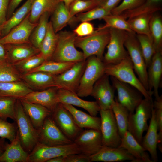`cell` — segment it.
Segmentation results:
<instances>
[{
  "label": "cell",
  "instance_id": "cell-45",
  "mask_svg": "<svg viewBox=\"0 0 162 162\" xmlns=\"http://www.w3.org/2000/svg\"><path fill=\"white\" fill-rule=\"evenodd\" d=\"M111 12L100 6H98L85 13L78 14L75 17L76 21L88 22L95 19H103L111 14Z\"/></svg>",
  "mask_w": 162,
  "mask_h": 162
},
{
  "label": "cell",
  "instance_id": "cell-51",
  "mask_svg": "<svg viewBox=\"0 0 162 162\" xmlns=\"http://www.w3.org/2000/svg\"><path fill=\"white\" fill-rule=\"evenodd\" d=\"M90 156L82 153L65 156V162H90Z\"/></svg>",
  "mask_w": 162,
  "mask_h": 162
},
{
  "label": "cell",
  "instance_id": "cell-22",
  "mask_svg": "<svg viewBox=\"0 0 162 162\" xmlns=\"http://www.w3.org/2000/svg\"><path fill=\"white\" fill-rule=\"evenodd\" d=\"M6 52V60L13 64L40 53L39 49L31 43L7 44L4 45Z\"/></svg>",
  "mask_w": 162,
  "mask_h": 162
},
{
  "label": "cell",
  "instance_id": "cell-40",
  "mask_svg": "<svg viewBox=\"0 0 162 162\" xmlns=\"http://www.w3.org/2000/svg\"><path fill=\"white\" fill-rule=\"evenodd\" d=\"M45 61L42 54L40 52L13 64L18 71L23 74L28 73L38 67Z\"/></svg>",
  "mask_w": 162,
  "mask_h": 162
},
{
  "label": "cell",
  "instance_id": "cell-34",
  "mask_svg": "<svg viewBox=\"0 0 162 162\" xmlns=\"http://www.w3.org/2000/svg\"><path fill=\"white\" fill-rule=\"evenodd\" d=\"M50 14L49 13H45L41 15L37 25L30 35L29 38L30 43L37 48H39L46 35L49 22L48 20Z\"/></svg>",
  "mask_w": 162,
  "mask_h": 162
},
{
  "label": "cell",
  "instance_id": "cell-52",
  "mask_svg": "<svg viewBox=\"0 0 162 162\" xmlns=\"http://www.w3.org/2000/svg\"><path fill=\"white\" fill-rule=\"evenodd\" d=\"M10 1L0 0V26H2L7 20V13Z\"/></svg>",
  "mask_w": 162,
  "mask_h": 162
},
{
  "label": "cell",
  "instance_id": "cell-59",
  "mask_svg": "<svg viewBox=\"0 0 162 162\" xmlns=\"http://www.w3.org/2000/svg\"><path fill=\"white\" fill-rule=\"evenodd\" d=\"M154 4H159L160 3L162 0H148Z\"/></svg>",
  "mask_w": 162,
  "mask_h": 162
},
{
  "label": "cell",
  "instance_id": "cell-44",
  "mask_svg": "<svg viewBox=\"0 0 162 162\" xmlns=\"http://www.w3.org/2000/svg\"><path fill=\"white\" fill-rule=\"evenodd\" d=\"M103 19L105 24L102 26L104 28H113L134 33L127 20L119 15L110 14L104 16ZM135 33V32H134Z\"/></svg>",
  "mask_w": 162,
  "mask_h": 162
},
{
  "label": "cell",
  "instance_id": "cell-6",
  "mask_svg": "<svg viewBox=\"0 0 162 162\" xmlns=\"http://www.w3.org/2000/svg\"><path fill=\"white\" fill-rule=\"evenodd\" d=\"M87 59L86 66L76 93L80 97L90 95L94 84L105 74L106 65L102 60L94 56Z\"/></svg>",
  "mask_w": 162,
  "mask_h": 162
},
{
  "label": "cell",
  "instance_id": "cell-17",
  "mask_svg": "<svg viewBox=\"0 0 162 162\" xmlns=\"http://www.w3.org/2000/svg\"><path fill=\"white\" fill-rule=\"evenodd\" d=\"M29 14L6 35L0 38V43L3 45L30 43V35L38 22L33 23L30 22L29 19Z\"/></svg>",
  "mask_w": 162,
  "mask_h": 162
},
{
  "label": "cell",
  "instance_id": "cell-14",
  "mask_svg": "<svg viewBox=\"0 0 162 162\" xmlns=\"http://www.w3.org/2000/svg\"><path fill=\"white\" fill-rule=\"evenodd\" d=\"M86 65V60L76 62L72 67L55 76L56 87L76 93Z\"/></svg>",
  "mask_w": 162,
  "mask_h": 162
},
{
  "label": "cell",
  "instance_id": "cell-28",
  "mask_svg": "<svg viewBox=\"0 0 162 162\" xmlns=\"http://www.w3.org/2000/svg\"><path fill=\"white\" fill-rule=\"evenodd\" d=\"M55 76L44 72L36 71L21 75V78L28 85L41 89L56 87Z\"/></svg>",
  "mask_w": 162,
  "mask_h": 162
},
{
  "label": "cell",
  "instance_id": "cell-50",
  "mask_svg": "<svg viewBox=\"0 0 162 162\" xmlns=\"http://www.w3.org/2000/svg\"><path fill=\"white\" fill-rule=\"evenodd\" d=\"M74 30L77 37H82L92 33L94 31L93 25L88 22H82Z\"/></svg>",
  "mask_w": 162,
  "mask_h": 162
},
{
  "label": "cell",
  "instance_id": "cell-29",
  "mask_svg": "<svg viewBox=\"0 0 162 162\" xmlns=\"http://www.w3.org/2000/svg\"><path fill=\"white\" fill-rule=\"evenodd\" d=\"M34 0H27L1 26L0 38L6 35L14 27L22 22L30 13Z\"/></svg>",
  "mask_w": 162,
  "mask_h": 162
},
{
  "label": "cell",
  "instance_id": "cell-13",
  "mask_svg": "<svg viewBox=\"0 0 162 162\" xmlns=\"http://www.w3.org/2000/svg\"><path fill=\"white\" fill-rule=\"evenodd\" d=\"M51 116L63 133L73 142L83 130L77 125L70 112L61 103L58 104Z\"/></svg>",
  "mask_w": 162,
  "mask_h": 162
},
{
  "label": "cell",
  "instance_id": "cell-53",
  "mask_svg": "<svg viewBox=\"0 0 162 162\" xmlns=\"http://www.w3.org/2000/svg\"><path fill=\"white\" fill-rule=\"evenodd\" d=\"M122 0H105L100 4V6L110 11L117 6Z\"/></svg>",
  "mask_w": 162,
  "mask_h": 162
},
{
  "label": "cell",
  "instance_id": "cell-56",
  "mask_svg": "<svg viewBox=\"0 0 162 162\" xmlns=\"http://www.w3.org/2000/svg\"><path fill=\"white\" fill-rule=\"evenodd\" d=\"M7 143H8L5 142V139L0 138V156L4 152Z\"/></svg>",
  "mask_w": 162,
  "mask_h": 162
},
{
  "label": "cell",
  "instance_id": "cell-54",
  "mask_svg": "<svg viewBox=\"0 0 162 162\" xmlns=\"http://www.w3.org/2000/svg\"><path fill=\"white\" fill-rule=\"evenodd\" d=\"M23 0H10L8 10L7 19H9L15 11L16 9Z\"/></svg>",
  "mask_w": 162,
  "mask_h": 162
},
{
  "label": "cell",
  "instance_id": "cell-41",
  "mask_svg": "<svg viewBox=\"0 0 162 162\" xmlns=\"http://www.w3.org/2000/svg\"><path fill=\"white\" fill-rule=\"evenodd\" d=\"M21 75L6 60L0 61V82L20 81Z\"/></svg>",
  "mask_w": 162,
  "mask_h": 162
},
{
  "label": "cell",
  "instance_id": "cell-2",
  "mask_svg": "<svg viewBox=\"0 0 162 162\" xmlns=\"http://www.w3.org/2000/svg\"><path fill=\"white\" fill-rule=\"evenodd\" d=\"M134 71L132 62L128 56L118 63L106 65L104 73L132 86L145 98H152V94L145 88Z\"/></svg>",
  "mask_w": 162,
  "mask_h": 162
},
{
  "label": "cell",
  "instance_id": "cell-11",
  "mask_svg": "<svg viewBox=\"0 0 162 162\" xmlns=\"http://www.w3.org/2000/svg\"><path fill=\"white\" fill-rule=\"evenodd\" d=\"M38 131V142L46 146H61L74 142L63 133L56 123L51 115L45 118Z\"/></svg>",
  "mask_w": 162,
  "mask_h": 162
},
{
  "label": "cell",
  "instance_id": "cell-18",
  "mask_svg": "<svg viewBox=\"0 0 162 162\" xmlns=\"http://www.w3.org/2000/svg\"><path fill=\"white\" fill-rule=\"evenodd\" d=\"M90 162H116L125 160L134 162L135 158L123 148L103 146L97 152L90 156Z\"/></svg>",
  "mask_w": 162,
  "mask_h": 162
},
{
  "label": "cell",
  "instance_id": "cell-5",
  "mask_svg": "<svg viewBox=\"0 0 162 162\" xmlns=\"http://www.w3.org/2000/svg\"><path fill=\"white\" fill-rule=\"evenodd\" d=\"M57 34L58 42L52 60L60 62H77L85 60L82 52L76 48V36L74 32L60 31Z\"/></svg>",
  "mask_w": 162,
  "mask_h": 162
},
{
  "label": "cell",
  "instance_id": "cell-47",
  "mask_svg": "<svg viewBox=\"0 0 162 162\" xmlns=\"http://www.w3.org/2000/svg\"><path fill=\"white\" fill-rule=\"evenodd\" d=\"M18 131L16 122L10 123L0 118V137L8 140L10 142L16 137Z\"/></svg>",
  "mask_w": 162,
  "mask_h": 162
},
{
  "label": "cell",
  "instance_id": "cell-8",
  "mask_svg": "<svg viewBox=\"0 0 162 162\" xmlns=\"http://www.w3.org/2000/svg\"><path fill=\"white\" fill-rule=\"evenodd\" d=\"M81 153L79 148L74 142L63 146H50L38 142L29 154L28 162H47L57 157Z\"/></svg>",
  "mask_w": 162,
  "mask_h": 162
},
{
  "label": "cell",
  "instance_id": "cell-7",
  "mask_svg": "<svg viewBox=\"0 0 162 162\" xmlns=\"http://www.w3.org/2000/svg\"><path fill=\"white\" fill-rule=\"evenodd\" d=\"M135 33L127 32L124 46L132 62L138 78L148 91L147 67Z\"/></svg>",
  "mask_w": 162,
  "mask_h": 162
},
{
  "label": "cell",
  "instance_id": "cell-12",
  "mask_svg": "<svg viewBox=\"0 0 162 162\" xmlns=\"http://www.w3.org/2000/svg\"><path fill=\"white\" fill-rule=\"evenodd\" d=\"M112 85L117 94L116 98L117 101L124 107L129 112L133 113L143 99L142 95L136 89L128 84L110 76Z\"/></svg>",
  "mask_w": 162,
  "mask_h": 162
},
{
  "label": "cell",
  "instance_id": "cell-32",
  "mask_svg": "<svg viewBox=\"0 0 162 162\" xmlns=\"http://www.w3.org/2000/svg\"><path fill=\"white\" fill-rule=\"evenodd\" d=\"M62 0H34L29 15L33 23L38 22L40 17L45 13L51 14Z\"/></svg>",
  "mask_w": 162,
  "mask_h": 162
},
{
  "label": "cell",
  "instance_id": "cell-20",
  "mask_svg": "<svg viewBox=\"0 0 162 162\" xmlns=\"http://www.w3.org/2000/svg\"><path fill=\"white\" fill-rule=\"evenodd\" d=\"M148 68V91L157 99L160 97L158 90L162 75V51L155 53Z\"/></svg>",
  "mask_w": 162,
  "mask_h": 162
},
{
  "label": "cell",
  "instance_id": "cell-60",
  "mask_svg": "<svg viewBox=\"0 0 162 162\" xmlns=\"http://www.w3.org/2000/svg\"><path fill=\"white\" fill-rule=\"evenodd\" d=\"M98 3L99 6V5L103 2L105 0H95Z\"/></svg>",
  "mask_w": 162,
  "mask_h": 162
},
{
  "label": "cell",
  "instance_id": "cell-58",
  "mask_svg": "<svg viewBox=\"0 0 162 162\" xmlns=\"http://www.w3.org/2000/svg\"><path fill=\"white\" fill-rule=\"evenodd\" d=\"M69 9L72 4L76 0H62Z\"/></svg>",
  "mask_w": 162,
  "mask_h": 162
},
{
  "label": "cell",
  "instance_id": "cell-49",
  "mask_svg": "<svg viewBox=\"0 0 162 162\" xmlns=\"http://www.w3.org/2000/svg\"><path fill=\"white\" fill-rule=\"evenodd\" d=\"M146 0H123L111 11L113 15H119L123 12L135 8L143 4Z\"/></svg>",
  "mask_w": 162,
  "mask_h": 162
},
{
  "label": "cell",
  "instance_id": "cell-26",
  "mask_svg": "<svg viewBox=\"0 0 162 162\" xmlns=\"http://www.w3.org/2000/svg\"><path fill=\"white\" fill-rule=\"evenodd\" d=\"M29 153L22 147L19 139L18 130L16 137L0 156V162H28Z\"/></svg>",
  "mask_w": 162,
  "mask_h": 162
},
{
  "label": "cell",
  "instance_id": "cell-39",
  "mask_svg": "<svg viewBox=\"0 0 162 162\" xmlns=\"http://www.w3.org/2000/svg\"><path fill=\"white\" fill-rule=\"evenodd\" d=\"M161 10L159 4L146 0L142 5L134 9L125 11L119 15L126 20L136 16L148 14H154Z\"/></svg>",
  "mask_w": 162,
  "mask_h": 162
},
{
  "label": "cell",
  "instance_id": "cell-19",
  "mask_svg": "<svg viewBox=\"0 0 162 162\" xmlns=\"http://www.w3.org/2000/svg\"><path fill=\"white\" fill-rule=\"evenodd\" d=\"M57 98L58 102L76 106L84 109L92 116H96L100 108L96 101H91L82 99L76 93L58 88Z\"/></svg>",
  "mask_w": 162,
  "mask_h": 162
},
{
  "label": "cell",
  "instance_id": "cell-61",
  "mask_svg": "<svg viewBox=\"0 0 162 162\" xmlns=\"http://www.w3.org/2000/svg\"><path fill=\"white\" fill-rule=\"evenodd\" d=\"M1 26H0V32H1Z\"/></svg>",
  "mask_w": 162,
  "mask_h": 162
},
{
  "label": "cell",
  "instance_id": "cell-36",
  "mask_svg": "<svg viewBox=\"0 0 162 162\" xmlns=\"http://www.w3.org/2000/svg\"><path fill=\"white\" fill-rule=\"evenodd\" d=\"M76 62H60L51 60L45 61L39 66L32 70L28 73L42 71L53 75H56L61 74L68 69Z\"/></svg>",
  "mask_w": 162,
  "mask_h": 162
},
{
  "label": "cell",
  "instance_id": "cell-43",
  "mask_svg": "<svg viewBox=\"0 0 162 162\" xmlns=\"http://www.w3.org/2000/svg\"><path fill=\"white\" fill-rule=\"evenodd\" d=\"M17 99L0 97V118L7 120L10 118L15 121V105Z\"/></svg>",
  "mask_w": 162,
  "mask_h": 162
},
{
  "label": "cell",
  "instance_id": "cell-4",
  "mask_svg": "<svg viewBox=\"0 0 162 162\" xmlns=\"http://www.w3.org/2000/svg\"><path fill=\"white\" fill-rule=\"evenodd\" d=\"M153 103L152 98H144L136 107L135 112L129 114L128 130L141 144L143 133L148 128V121L152 116Z\"/></svg>",
  "mask_w": 162,
  "mask_h": 162
},
{
  "label": "cell",
  "instance_id": "cell-9",
  "mask_svg": "<svg viewBox=\"0 0 162 162\" xmlns=\"http://www.w3.org/2000/svg\"><path fill=\"white\" fill-rule=\"evenodd\" d=\"M110 29L107 51L103 59L105 65L118 63L129 56L124 46L128 32L115 28Z\"/></svg>",
  "mask_w": 162,
  "mask_h": 162
},
{
  "label": "cell",
  "instance_id": "cell-23",
  "mask_svg": "<svg viewBox=\"0 0 162 162\" xmlns=\"http://www.w3.org/2000/svg\"><path fill=\"white\" fill-rule=\"evenodd\" d=\"M118 147L124 148L133 156L134 162H153L146 150L128 130L121 138Z\"/></svg>",
  "mask_w": 162,
  "mask_h": 162
},
{
  "label": "cell",
  "instance_id": "cell-33",
  "mask_svg": "<svg viewBox=\"0 0 162 162\" xmlns=\"http://www.w3.org/2000/svg\"><path fill=\"white\" fill-rule=\"evenodd\" d=\"M58 40L57 33L54 31L51 22L49 21L46 33L39 48L46 61L51 59Z\"/></svg>",
  "mask_w": 162,
  "mask_h": 162
},
{
  "label": "cell",
  "instance_id": "cell-27",
  "mask_svg": "<svg viewBox=\"0 0 162 162\" xmlns=\"http://www.w3.org/2000/svg\"><path fill=\"white\" fill-rule=\"evenodd\" d=\"M63 104L70 112L75 122L79 127L83 129H91L100 130V117L88 114L76 109L72 105L67 104Z\"/></svg>",
  "mask_w": 162,
  "mask_h": 162
},
{
  "label": "cell",
  "instance_id": "cell-25",
  "mask_svg": "<svg viewBox=\"0 0 162 162\" xmlns=\"http://www.w3.org/2000/svg\"><path fill=\"white\" fill-rule=\"evenodd\" d=\"M19 100L25 112L34 127L37 129H39L45 118L52 115V112L43 106L29 102L22 99Z\"/></svg>",
  "mask_w": 162,
  "mask_h": 162
},
{
  "label": "cell",
  "instance_id": "cell-21",
  "mask_svg": "<svg viewBox=\"0 0 162 162\" xmlns=\"http://www.w3.org/2000/svg\"><path fill=\"white\" fill-rule=\"evenodd\" d=\"M58 89L56 87H52L43 91H33L20 99L41 105L52 112L58 103L57 98Z\"/></svg>",
  "mask_w": 162,
  "mask_h": 162
},
{
  "label": "cell",
  "instance_id": "cell-31",
  "mask_svg": "<svg viewBox=\"0 0 162 162\" xmlns=\"http://www.w3.org/2000/svg\"><path fill=\"white\" fill-rule=\"evenodd\" d=\"M51 22L54 31L57 33L70 23L76 22L75 17L71 18L69 9L64 2H61L52 13Z\"/></svg>",
  "mask_w": 162,
  "mask_h": 162
},
{
  "label": "cell",
  "instance_id": "cell-15",
  "mask_svg": "<svg viewBox=\"0 0 162 162\" xmlns=\"http://www.w3.org/2000/svg\"><path fill=\"white\" fill-rule=\"evenodd\" d=\"M109 77L105 74L101 77L94 84L90 95L95 99L101 110L111 109L115 100L116 90L111 84Z\"/></svg>",
  "mask_w": 162,
  "mask_h": 162
},
{
  "label": "cell",
  "instance_id": "cell-24",
  "mask_svg": "<svg viewBox=\"0 0 162 162\" xmlns=\"http://www.w3.org/2000/svg\"><path fill=\"white\" fill-rule=\"evenodd\" d=\"M145 136L143 137L141 144L148 151L153 162L158 161L157 147L158 143V131L153 107L148 128Z\"/></svg>",
  "mask_w": 162,
  "mask_h": 162
},
{
  "label": "cell",
  "instance_id": "cell-37",
  "mask_svg": "<svg viewBox=\"0 0 162 162\" xmlns=\"http://www.w3.org/2000/svg\"><path fill=\"white\" fill-rule=\"evenodd\" d=\"M114 115L122 138L128 130V122L129 112L115 99L111 109Z\"/></svg>",
  "mask_w": 162,
  "mask_h": 162
},
{
  "label": "cell",
  "instance_id": "cell-57",
  "mask_svg": "<svg viewBox=\"0 0 162 162\" xmlns=\"http://www.w3.org/2000/svg\"><path fill=\"white\" fill-rule=\"evenodd\" d=\"M65 156L57 157L48 160L47 162H65Z\"/></svg>",
  "mask_w": 162,
  "mask_h": 162
},
{
  "label": "cell",
  "instance_id": "cell-46",
  "mask_svg": "<svg viewBox=\"0 0 162 162\" xmlns=\"http://www.w3.org/2000/svg\"><path fill=\"white\" fill-rule=\"evenodd\" d=\"M98 6L95 0H76L69 8L70 17L73 18L78 13L89 10Z\"/></svg>",
  "mask_w": 162,
  "mask_h": 162
},
{
  "label": "cell",
  "instance_id": "cell-3",
  "mask_svg": "<svg viewBox=\"0 0 162 162\" xmlns=\"http://www.w3.org/2000/svg\"><path fill=\"white\" fill-rule=\"evenodd\" d=\"M15 121L21 144L25 150L29 153L38 142V130L33 126L18 99L15 105Z\"/></svg>",
  "mask_w": 162,
  "mask_h": 162
},
{
  "label": "cell",
  "instance_id": "cell-10",
  "mask_svg": "<svg viewBox=\"0 0 162 162\" xmlns=\"http://www.w3.org/2000/svg\"><path fill=\"white\" fill-rule=\"evenodd\" d=\"M99 113L103 146L118 147L121 143V137L112 109L100 110Z\"/></svg>",
  "mask_w": 162,
  "mask_h": 162
},
{
  "label": "cell",
  "instance_id": "cell-55",
  "mask_svg": "<svg viewBox=\"0 0 162 162\" xmlns=\"http://www.w3.org/2000/svg\"><path fill=\"white\" fill-rule=\"evenodd\" d=\"M6 60V52L4 45L0 43V61Z\"/></svg>",
  "mask_w": 162,
  "mask_h": 162
},
{
  "label": "cell",
  "instance_id": "cell-35",
  "mask_svg": "<svg viewBox=\"0 0 162 162\" xmlns=\"http://www.w3.org/2000/svg\"><path fill=\"white\" fill-rule=\"evenodd\" d=\"M154 14L140 15L128 20L127 21L134 32L146 35L153 40L150 30L149 23Z\"/></svg>",
  "mask_w": 162,
  "mask_h": 162
},
{
  "label": "cell",
  "instance_id": "cell-42",
  "mask_svg": "<svg viewBox=\"0 0 162 162\" xmlns=\"http://www.w3.org/2000/svg\"><path fill=\"white\" fill-rule=\"evenodd\" d=\"M136 37L139 43L148 68L151 62L153 56L156 52L153 40L144 34H137Z\"/></svg>",
  "mask_w": 162,
  "mask_h": 162
},
{
  "label": "cell",
  "instance_id": "cell-30",
  "mask_svg": "<svg viewBox=\"0 0 162 162\" xmlns=\"http://www.w3.org/2000/svg\"><path fill=\"white\" fill-rule=\"evenodd\" d=\"M32 91L27 84L20 81L0 82V97L20 99Z\"/></svg>",
  "mask_w": 162,
  "mask_h": 162
},
{
  "label": "cell",
  "instance_id": "cell-1",
  "mask_svg": "<svg viewBox=\"0 0 162 162\" xmlns=\"http://www.w3.org/2000/svg\"><path fill=\"white\" fill-rule=\"evenodd\" d=\"M110 38V28H104L102 26L94 30L90 35L82 37L76 36L75 46L82 49L85 60L94 56L103 61L104 50Z\"/></svg>",
  "mask_w": 162,
  "mask_h": 162
},
{
  "label": "cell",
  "instance_id": "cell-38",
  "mask_svg": "<svg viewBox=\"0 0 162 162\" xmlns=\"http://www.w3.org/2000/svg\"><path fill=\"white\" fill-rule=\"evenodd\" d=\"M155 13L153 14L151 19L149 27L156 52L162 51V21L161 16Z\"/></svg>",
  "mask_w": 162,
  "mask_h": 162
},
{
  "label": "cell",
  "instance_id": "cell-16",
  "mask_svg": "<svg viewBox=\"0 0 162 162\" xmlns=\"http://www.w3.org/2000/svg\"><path fill=\"white\" fill-rule=\"evenodd\" d=\"M74 142L79 148L81 153L88 156L97 152L103 146L100 131L94 129L83 130Z\"/></svg>",
  "mask_w": 162,
  "mask_h": 162
},
{
  "label": "cell",
  "instance_id": "cell-48",
  "mask_svg": "<svg viewBox=\"0 0 162 162\" xmlns=\"http://www.w3.org/2000/svg\"><path fill=\"white\" fill-rule=\"evenodd\" d=\"M153 107L158 128V147H162V96L153 103Z\"/></svg>",
  "mask_w": 162,
  "mask_h": 162
}]
</instances>
